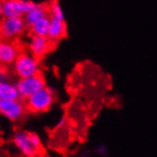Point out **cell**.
Returning a JSON list of instances; mask_svg holds the SVG:
<instances>
[{
	"instance_id": "obj_1",
	"label": "cell",
	"mask_w": 157,
	"mask_h": 157,
	"mask_svg": "<svg viewBox=\"0 0 157 157\" xmlns=\"http://www.w3.org/2000/svg\"><path fill=\"white\" fill-rule=\"evenodd\" d=\"M13 144L25 157H35L43 147V141L35 132L17 131L13 135Z\"/></svg>"
},
{
	"instance_id": "obj_2",
	"label": "cell",
	"mask_w": 157,
	"mask_h": 157,
	"mask_svg": "<svg viewBox=\"0 0 157 157\" xmlns=\"http://www.w3.org/2000/svg\"><path fill=\"white\" fill-rule=\"evenodd\" d=\"M55 102V91L52 87H44L25 100V107L29 113H41L51 109Z\"/></svg>"
},
{
	"instance_id": "obj_3",
	"label": "cell",
	"mask_w": 157,
	"mask_h": 157,
	"mask_svg": "<svg viewBox=\"0 0 157 157\" xmlns=\"http://www.w3.org/2000/svg\"><path fill=\"white\" fill-rule=\"evenodd\" d=\"M12 67H13V72L15 76H17L18 79L32 77L36 75H39L41 71L39 59L28 52L21 53Z\"/></svg>"
},
{
	"instance_id": "obj_4",
	"label": "cell",
	"mask_w": 157,
	"mask_h": 157,
	"mask_svg": "<svg viewBox=\"0 0 157 157\" xmlns=\"http://www.w3.org/2000/svg\"><path fill=\"white\" fill-rule=\"evenodd\" d=\"M26 28L23 17H2L0 20V40H15Z\"/></svg>"
},
{
	"instance_id": "obj_5",
	"label": "cell",
	"mask_w": 157,
	"mask_h": 157,
	"mask_svg": "<svg viewBox=\"0 0 157 157\" xmlns=\"http://www.w3.org/2000/svg\"><path fill=\"white\" fill-rule=\"evenodd\" d=\"M32 0H2L4 17H24L37 7Z\"/></svg>"
},
{
	"instance_id": "obj_6",
	"label": "cell",
	"mask_w": 157,
	"mask_h": 157,
	"mask_svg": "<svg viewBox=\"0 0 157 157\" xmlns=\"http://www.w3.org/2000/svg\"><path fill=\"white\" fill-rule=\"evenodd\" d=\"M16 86H17L18 93H20V98L22 100H26L37 92L46 87V82L43 75H36L32 77H28V78H21L16 82Z\"/></svg>"
},
{
	"instance_id": "obj_7",
	"label": "cell",
	"mask_w": 157,
	"mask_h": 157,
	"mask_svg": "<svg viewBox=\"0 0 157 157\" xmlns=\"http://www.w3.org/2000/svg\"><path fill=\"white\" fill-rule=\"evenodd\" d=\"M22 52V47L16 40H0V66H13Z\"/></svg>"
},
{
	"instance_id": "obj_8",
	"label": "cell",
	"mask_w": 157,
	"mask_h": 157,
	"mask_svg": "<svg viewBox=\"0 0 157 157\" xmlns=\"http://www.w3.org/2000/svg\"><path fill=\"white\" fill-rule=\"evenodd\" d=\"M26 107L22 99L0 101V113L12 122H16L25 115Z\"/></svg>"
},
{
	"instance_id": "obj_9",
	"label": "cell",
	"mask_w": 157,
	"mask_h": 157,
	"mask_svg": "<svg viewBox=\"0 0 157 157\" xmlns=\"http://www.w3.org/2000/svg\"><path fill=\"white\" fill-rule=\"evenodd\" d=\"M53 44L54 43L48 37L31 35L30 40H29V45H28L29 53H31L32 55H35L36 57L40 59V57L46 55L52 49Z\"/></svg>"
},
{
	"instance_id": "obj_10",
	"label": "cell",
	"mask_w": 157,
	"mask_h": 157,
	"mask_svg": "<svg viewBox=\"0 0 157 157\" xmlns=\"http://www.w3.org/2000/svg\"><path fill=\"white\" fill-rule=\"evenodd\" d=\"M67 36V24L64 20H57L51 17V26L48 31V38L53 43H57L59 40Z\"/></svg>"
},
{
	"instance_id": "obj_11",
	"label": "cell",
	"mask_w": 157,
	"mask_h": 157,
	"mask_svg": "<svg viewBox=\"0 0 157 157\" xmlns=\"http://www.w3.org/2000/svg\"><path fill=\"white\" fill-rule=\"evenodd\" d=\"M18 99L21 98L16 83H12L8 79L0 80V101L18 100Z\"/></svg>"
},
{
	"instance_id": "obj_12",
	"label": "cell",
	"mask_w": 157,
	"mask_h": 157,
	"mask_svg": "<svg viewBox=\"0 0 157 157\" xmlns=\"http://www.w3.org/2000/svg\"><path fill=\"white\" fill-rule=\"evenodd\" d=\"M48 4H38L35 9H32L30 13H28L24 16V21L28 28H31L35 23L43 20L44 17L48 16Z\"/></svg>"
},
{
	"instance_id": "obj_13",
	"label": "cell",
	"mask_w": 157,
	"mask_h": 157,
	"mask_svg": "<svg viewBox=\"0 0 157 157\" xmlns=\"http://www.w3.org/2000/svg\"><path fill=\"white\" fill-rule=\"evenodd\" d=\"M49 26H51V16L48 15L43 20L38 21L35 23L33 25L29 28L30 29L31 35L33 36H41V37H47L48 31H49Z\"/></svg>"
},
{
	"instance_id": "obj_14",
	"label": "cell",
	"mask_w": 157,
	"mask_h": 157,
	"mask_svg": "<svg viewBox=\"0 0 157 157\" xmlns=\"http://www.w3.org/2000/svg\"><path fill=\"white\" fill-rule=\"evenodd\" d=\"M48 13H49V16L52 18L64 20V14H63L61 5L59 4L57 0H51L48 2Z\"/></svg>"
},
{
	"instance_id": "obj_15",
	"label": "cell",
	"mask_w": 157,
	"mask_h": 157,
	"mask_svg": "<svg viewBox=\"0 0 157 157\" xmlns=\"http://www.w3.org/2000/svg\"><path fill=\"white\" fill-rule=\"evenodd\" d=\"M95 153L99 154V155H105L107 154V148L105 146H99V147H96Z\"/></svg>"
},
{
	"instance_id": "obj_16",
	"label": "cell",
	"mask_w": 157,
	"mask_h": 157,
	"mask_svg": "<svg viewBox=\"0 0 157 157\" xmlns=\"http://www.w3.org/2000/svg\"><path fill=\"white\" fill-rule=\"evenodd\" d=\"M4 79H7V74H6L5 67L0 66V80H4Z\"/></svg>"
},
{
	"instance_id": "obj_17",
	"label": "cell",
	"mask_w": 157,
	"mask_h": 157,
	"mask_svg": "<svg viewBox=\"0 0 157 157\" xmlns=\"http://www.w3.org/2000/svg\"><path fill=\"white\" fill-rule=\"evenodd\" d=\"M66 124H67V119L64 117H63V118H61V119L59 121V123H57L56 126L57 127H63L64 125H66Z\"/></svg>"
},
{
	"instance_id": "obj_18",
	"label": "cell",
	"mask_w": 157,
	"mask_h": 157,
	"mask_svg": "<svg viewBox=\"0 0 157 157\" xmlns=\"http://www.w3.org/2000/svg\"><path fill=\"white\" fill-rule=\"evenodd\" d=\"M4 17V14H2V0H0V20Z\"/></svg>"
},
{
	"instance_id": "obj_19",
	"label": "cell",
	"mask_w": 157,
	"mask_h": 157,
	"mask_svg": "<svg viewBox=\"0 0 157 157\" xmlns=\"http://www.w3.org/2000/svg\"><path fill=\"white\" fill-rule=\"evenodd\" d=\"M85 157H87V156H85Z\"/></svg>"
}]
</instances>
